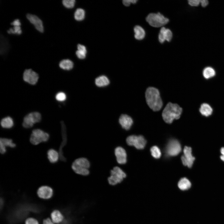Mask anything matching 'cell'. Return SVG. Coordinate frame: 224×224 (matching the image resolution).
<instances>
[{
  "label": "cell",
  "instance_id": "obj_18",
  "mask_svg": "<svg viewBox=\"0 0 224 224\" xmlns=\"http://www.w3.org/2000/svg\"><path fill=\"white\" fill-rule=\"evenodd\" d=\"M50 218L55 224H59L62 222L64 217L61 212L57 209H54L50 215Z\"/></svg>",
  "mask_w": 224,
  "mask_h": 224
},
{
  "label": "cell",
  "instance_id": "obj_31",
  "mask_svg": "<svg viewBox=\"0 0 224 224\" xmlns=\"http://www.w3.org/2000/svg\"><path fill=\"white\" fill-rule=\"evenodd\" d=\"M25 224H40V223L36 218L32 217H29L25 220Z\"/></svg>",
  "mask_w": 224,
  "mask_h": 224
},
{
  "label": "cell",
  "instance_id": "obj_35",
  "mask_svg": "<svg viewBox=\"0 0 224 224\" xmlns=\"http://www.w3.org/2000/svg\"><path fill=\"white\" fill-rule=\"evenodd\" d=\"M137 0H124L123 1L124 5L126 6H129L131 3L135 4L137 2Z\"/></svg>",
  "mask_w": 224,
  "mask_h": 224
},
{
  "label": "cell",
  "instance_id": "obj_38",
  "mask_svg": "<svg viewBox=\"0 0 224 224\" xmlns=\"http://www.w3.org/2000/svg\"><path fill=\"white\" fill-rule=\"evenodd\" d=\"M77 49L78 50L86 54V48L84 46L80 44H79L77 45Z\"/></svg>",
  "mask_w": 224,
  "mask_h": 224
},
{
  "label": "cell",
  "instance_id": "obj_8",
  "mask_svg": "<svg viewBox=\"0 0 224 224\" xmlns=\"http://www.w3.org/2000/svg\"><path fill=\"white\" fill-rule=\"evenodd\" d=\"M41 119V116L40 113L37 112H31L24 117L22 126L26 128H30L34 124L40 122Z\"/></svg>",
  "mask_w": 224,
  "mask_h": 224
},
{
  "label": "cell",
  "instance_id": "obj_37",
  "mask_svg": "<svg viewBox=\"0 0 224 224\" xmlns=\"http://www.w3.org/2000/svg\"><path fill=\"white\" fill-rule=\"evenodd\" d=\"M42 224H55L54 223L50 218L48 217L44 219L42 221Z\"/></svg>",
  "mask_w": 224,
  "mask_h": 224
},
{
  "label": "cell",
  "instance_id": "obj_20",
  "mask_svg": "<svg viewBox=\"0 0 224 224\" xmlns=\"http://www.w3.org/2000/svg\"><path fill=\"white\" fill-rule=\"evenodd\" d=\"M48 159L51 163H55L58 161L60 158L59 152L54 149H49L47 152Z\"/></svg>",
  "mask_w": 224,
  "mask_h": 224
},
{
  "label": "cell",
  "instance_id": "obj_19",
  "mask_svg": "<svg viewBox=\"0 0 224 224\" xmlns=\"http://www.w3.org/2000/svg\"><path fill=\"white\" fill-rule=\"evenodd\" d=\"M199 112L203 116L208 117L212 114L213 110L212 106L208 103H203L202 104L199 108Z\"/></svg>",
  "mask_w": 224,
  "mask_h": 224
},
{
  "label": "cell",
  "instance_id": "obj_25",
  "mask_svg": "<svg viewBox=\"0 0 224 224\" xmlns=\"http://www.w3.org/2000/svg\"><path fill=\"white\" fill-rule=\"evenodd\" d=\"M95 84L98 87H103L108 85L110 81L108 78L105 76H101L96 78Z\"/></svg>",
  "mask_w": 224,
  "mask_h": 224
},
{
  "label": "cell",
  "instance_id": "obj_5",
  "mask_svg": "<svg viewBox=\"0 0 224 224\" xmlns=\"http://www.w3.org/2000/svg\"><path fill=\"white\" fill-rule=\"evenodd\" d=\"M146 21L151 26L159 27L167 24L169 21V19L158 12L150 13L146 17Z\"/></svg>",
  "mask_w": 224,
  "mask_h": 224
},
{
  "label": "cell",
  "instance_id": "obj_26",
  "mask_svg": "<svg viewBox=\"0 0 224 224\" xmlns=\"http://www.w3.org/2000/svg\"><path fill=\"white\" fill-rule=\"evenodd\" d=\"M59 66L62 69L65 70H70L73 67V64L72 61L68 59H63L59 63Z\"/></svg>",
  "mask_w": 224,
  "mask_h": 224
},
{
  "label": "cell",
  "instance_id": "obj_14",
  "mask_svg": "<svg viewBox=\"0 0 224 224\" xmlns=\"http://www.w3.org/2000/svg\"><path fill=\"white\" fill-rule=\"evenodd\" d=\"M26 17L30 22L34 25L37 30L41 32L44 31L43 22L38 16L34 14L28 13L26 15Z\"/></svg>",
  "mask_w": 224,
  "mask_h": 224
},
{
  "label": "cell",
  "instance_id": "obj_27",
  "mask_svg": "<svg viewBox=\"0 0 224 224\" xmlns=\"http://www.w3.org/2000/svg\"><path fill=\"white\" fill-rule=\"evenodd\" d=\"M0 144L6 148L8 147L14 148L16 146V144L13 142L12 139L6 138H1L0 139Z\"/></svg>",
  "mask_w": 224,
  "mask_h": 224
},
{
  "label": "cell",
  "instance_id": "obj_13",
  "mask_svg": "<svg viewBox=\"0 0 224 224\" xmlns=\"http://www.w3.org/2000/svg\"><path fill=\"white\" fill-rule=\"evenodd\" d=\"M39 78L38 74L31 69H26L23 74V79L26 82L32 85L35 84Z\"/></svg>",
  "mask_w": 224,
  "mask_h": 224
},
{
  "label": "cell",
  "instance_id": "obj_32",
  "mask_svg": "<svg viewBox=\"0 0 224 224\" xmlns=\"http://www.w3.org/2000/svg\"><path fill=\"white\" fill-rule=\"evenodd\" d=\"M74 0H63L62 1L63 5L68 8H72L75 4Z\"/></svg>",
  "mask_w": 224,
  "mask_h": 224
},
{
  "label": "cell",
  "instance_id": "obj_10",
  "mask_svg": "<svg viewBox=\"0 0 224 224\" xmlns=\"http://www.w3.org/2000/svg\"><path fill=\"white\" fill-rule=\"evenodd\" d=\"M36 193L40 198L48 200L53 197L54 192L53 189L50 186L47 185H43L38 188Z\"/></svg>",
  "mask_w": 224,
  "mask_h": 224
},
{
  "label": "cell",
  "instance_id": "obj_1",
  "mask_svg": "<svg viewBox=\"0 0 224 224\" xmlns=\"http://www.w3.org/2000/svg\"><path fill=\"white\" fill-rule=\"evenodd\" d=\"M144 96L146 103L150 110L156 112L161 109L163 103L157 88L153 86L147 87L145 91Z\"/></svg>",
  "mask_w": 224,
  "mask_h": 224
},
{
  "label": "cell",
  "instance_id": "obj_30",
  "mask_svg": "<svg viewBox=\"0 0 224 224\" xmlns=\"http://www.w3.org/2000/svg\"><path fill=\"white\" fill-rule=\"evenodd\" d=\"M9 34H16L20 35L22 33V30L20 26H13L12 28H10L7 30Z\"/></svg>",
  "mask_w": 224,
  "mask_h": 224
},
{
  "label": "cell",
  "instance_id": "obj_36",
  "mask_svg": "<svg viewBox=\"0 0 224 224\" xmlns=\"http://www.w3.org/2000/svg\"><path fill=\"white\" fill-rule=\"evenodd\" d=\"M76 54L79 58L82 59L85 58L86 54L78 50L76 52Z\"/></svg>",
  "mask_w": 224,
  "mask_h": 224
},
{
  "label": "cell",
  "instance_id": "obj_17",
  "mask_svg": "<svg viewBox=\"0 0 224 224\" xmlns=\"http://www.w3.org/2000/svg\"><path fill=\"white\" fill-rule=\"evenodd\" d=\"M172 37V34L170 30L163 27L161 28L158 35V39L160 43H163L165 40L170 42Z\"/></svg>",
  "mask_w": 224,
  "mask_h": 224
},
{
  "label": "cell",
  "instance_id": "obj_24",
  "mask_svg": "<svg viewBox=\"0 0 224 224\" xmlns=\"http://www.w3.org/2000/svg\"><path fill=\"white\" fill-rule=\"evenodd\" d=\"M0 124L1 126L3 128L9 129L13 126L14 121L11 117L7 116L2 119Z\"/></svg>",
  "mask_w": 224,
  "mask_h": 224
},
{
  "label": "cell",
  "instance_id": "obj_3",
  "mask_svg": "<svg viewBox=\"0 0 224 224\" xmlns=\"http://www.w3.org/2000/svg\"><path fill=\"white\" fill-rule=\"evenodd\" d=\"M91 163L86 157H81L77 158L72 162L71 167L76 174L83 176H86L90 173Z\"/></svg>",
  "mask_w": 224,
  "mask_h": 224
},
{
  "label": "cell",
  "instance_id": "obj_41",
  "mask_svg": "<svg viewBox=\"0 0 224 224\" xmlns=\"http://www.w3.org/2000/svg\"><path fill=\"white\" fill-rule=\"evenodd\" d=\"M220 152L221 154L220 156V159L222 161H224V147L221 148Z\"/></svg>",
  "mask_w": 224,
  "mask_h": 224
},
{
  "label": "cell",
  "instance_id": "obj_40",
  "mask_svg": "<svg viewBox=\"0 0 224 224\" xmlns=\"http://www.w3.org/2000/svg\"><path fill=\"white\" fill-rule=\"evenodd\" d=\"M200 3L202 7H205L208 4V2L207 0H200Z\"/></svg>",
  "mask_w": 224,
  "mask_h": 224
},
{
  "label": "cell",
  "instance_id": "obj_2",
  "mask_svg": "<svg viewBox=\"0 0 224 224\" xmlns=\"http://www.w3.org/2000/svg\"><path fill=\"white\" fill-rule=\"evenodd\" d=\"M182 112V108L178 104L170 102L163 110L161 117L165 123L170 124L174 120L180 118Z\"/></svg>",
  "mask_w": 224,
  "mask_h": 224
},
{
  "label": "cell",
  "instance_id": "obj_12",
  "mask_svg": "<svg viewBox=\"0 0 224 224\" xmlns=\"http://www.w3.org/2000/svg\"><path fill=\"white\" fill-rule=\"evenodd\" d=\"M114 154L116 162L119 164H126L127 161V154L125 149L118 146L115 148Z\"/></svg>",
  "mask_w": 224,
  "mask_h": 224
},
{
  "label": "cell",
  "instance_id": "obj_6",
  "mask_svg": "<svg viewBox=\"0 0 224 224\" xmlns=\"http://www.w3.org/2000/svg\"><path fill=\"white\" fill-rule=\"evenodd\" d=\"M49 138V135L48 133L40 129H35L32 132L30 141L32 144L36 145L47 141Z\"/></svg>",
  "mask_w": 224,
  "mask_h": 224
},
{
  "label": "cell",
  "instance_id": "obj_4",
  "mask_svg": "<svg viewBox=\"0 0 224 224\" xmlns=\"http://www.w3.org/2000/svg\"><path fill=\"white\" fill-rule=\"evenodd\" d=\"M107 179L109 184L115 185L121 182L126 177V174L120 167L115 166L110 171Z\"/></svg>",
  "mask_w": 224,
  "mask_h": 224
},
{
  "label": "cell",
  "instance_id": "obj_33",
  "mask_svg": "<svg viewBox=\"0 0 224 224\" xmlns=\"http://www.w3.org/2000/svg\"><path fill=\"white\" fill-rule=\"evenodd\" d=\"M55 98L58 101H63L66 99V96L64 93L62 92H59L56 95Z\"/></svg>",
  "mask_w": 224,
  "mask_h": 224
},
{
  "label": "cell",
  "instance_id": "obj_11",
  "mask_svg": "<svg viewBox=\"0 0 224 224\" xmlns=\"http://www.w3.org/2000/svg\"><path fill=\"white\" fill-rule=\"evenodd\" d=\"M183 153L184 155L181 157L183 164L189 168L191 167L195 158L192 155L191 147L185 146L183 150Z\"/></svg>",
  "mask_w": 224,
  "mask_h": 224
},
{
  "label": "cell",
  "instance_id": "obj_9",
  "mask_svg": "<svg viewBox=\"0 0 224 224\" xmlns=\"http://www.w3.org/2000/svg\"><path fill=\"white\" fill-rule=\"evenodd\" d=\"M127 144L130 146H133L137 149H143L146 143V141L142 135H131L128 136L126 140Z\"/></svg>",
  "mask_w": 224,
  "mask_h": 224
},
{
  "label": "cell",
  "instance_id": "obj_7",
  "mask_svg": "<svg viewBox=\"0 0 224 224\" xmlns=\"http://www.w3.org/2000/svg\"><path fill=\"white\" fill-rule=\"evenodd\" d=\"M181 151L180 144L177 140L175 139L169 140L165 149L166 155L169 156H176Z\"/></svg>",
  "mask_w": 224,
  "mask_h": 224
},
{
  "label": "cell",
  "instance_id": "obj_16",
  "mask_svg": "<svg viewBox=\"0 0 224 224\" xmlns=\"http://www.w3.org/2000/svg\"><path fill=\"white\" fill-rule=\"evenodd\" d=\"M119 122L121 127L126 130L130 129L133 122L132 118L126 114H121L119 118Z\"/></svg>",
  "mask_w": 224,
  "mask_h": 224
},
{
  "label": "cell",
  "instance_id": "obj_39",
  "mask_svg": "<svg viewBox=\"0 0 224 224\" xmlns=\"http://www.w3.org/2000/svg\"><path fill=\"white\" fill-rule=\"evenodd\" d=\"M11 25L13 26H20L21 23L20 20L18 19H15L11 23Z\"/></svg>",
  "mask_w": 224,
  "mask_h": 224
},
{
  "label": "cell",
  "instance_id": "obj_15",
  "mask_svg": "<svg viewBox=\"0 0 224 224\" xmlns=\"http://www.w3.org/2000/svg\"><path fill=\"white\" fill-rule=\"evenodd\" d=\"M61 134L62 138V141L60 146L59 153V155L60 159L63 161H65L66 159L63 155V152L62 150L63 148L66 145L67 138L66 133V128L65 125L63 121L61 122Z\"/></svg>",
  "mask_w": 224,
  "mask_h": 224
},
{
  "label": "cell",
  "instance_id": "obj_28",
  "mask_svg": "<svg viewBox=\"0 0 224 224\" xmlns=\"http://www.w3.org/2000/svg\"><path fill=\"white\" fill-rule=\"evenodd\" d=\"M150 151L152 156L156 159H158L161 156V152L159 148L156 146L152 147Z\"/></svg>",
  "mask_w": 224,
  "mask_h": 224
},
{
  "label": "cell",
  "instance_id": "obj_34",
  "mask_svg": "<svg viewBox=\"0 0 224 224\" xmlns=\"http://www.w3.org/2000/svg\"><path fill=\"white\" fill-rule=\"evenodd\" d=\"M189 4L191 6H197L200 3V0H189Z\"/></svg>",
  "mask_w": 224,
  "mask_h": 224
},
{
  "label": "cell",
  "instance_id": "obj_22",
  "mask_svg": "<svg viewBox=\"0 0 224 224\" xmlns=\"http://www.w3.org/2000/svg\"><path fill=\"white\" fill-rule=\"evenodd\" d=\"M202 74L205 79H209L215 77L216 72L213 68L210 67H207L204 68Z\"/></svg>",
  "mask_w": 224,
  "mask_h": 224
},
{
  "label": "cell",
  "instance_id": "obj_21",
  "mask_svg": "<svg viewBox=\"0 0 224 224\" xmlns=\"http://www.w3.org/2000/svg\"><path fill=\"white\" fill-rule=\"evenodd\" d=\"M179 188L182 191H185L189 189L191 186V183L186 178L181 179L178 183Z\"/></svg>",
  "mask_w": 224,
  "mask_h": 224
},
{
  "label": "cell",
  "instance_id": "obj_29",
  "mask_svg": "<svg viewBox=\"0 0 224 224\" xmlns=\"http://www.w3.org/2000/svg\"><path fill=\"white\" fill-rule=\"evenodd\" d=\"M85 16V12L81 8H78L74 14V17L77 21L82 20Z\"/></svg>",
  "mask_w": 224,
  "mask_h": 224
},
{
  "label": "cell",
  "instance_id": "obj_23",
  "mask_svg": "<svg viewBox=\"0 0 224 224\" xmlns=\"http://www.w3.org/2000/svg\"><path fill=\"white\" fill-rule=\"evenodd\" d=\"M135 32L134 37L135 38L138 40L143 39L145 35V32L144 29L141 26L137 25L134 28Z\"/></svg>",
  "mask_w": 224,
  "mask_h": 224
}]
</instances>
